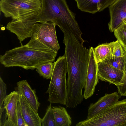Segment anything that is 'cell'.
Masks as SVG:
<instances>
[{
  "instance_id": "obj_16",
  "label": "cell",
  "mask_w": 126,
  "mask_h": 126,
  "mask_svg": "<svg viewBox=\"0 0 126 126\" xmlns=\"http://www.w3.org/2000/svg\"><path fill=\"white\" fill-rule=\"evenodd\" d=\"M19 99L20 94L15 90L7 95L4 101V107L6 111L8 119L14 126L17 125L16 110L17 104Z\"/></svg>"
},
{
  "instance_id": "obj_8",
  "label": "cell",
  "mask_w": 126,
  "mask_h": 126,
  "mask_svg": "<svg viewBox=\"0 0 126 126\" xmlns=\"http://www.w3.org/2000/svg\"><path fill=\"white\" fill-rule=\"evenodd\" d=\"M39 11L16 19H12L7 24L6 29L16 35L21 45H23L22 41L30 37L33 25L38 22L37 18Z\"/></svg>"
},
{
  "instance_id": "obj_11",
  "label": "cell",
  "mask_w": 126,
  "mask_h": 126,
  "mask_svg": "<svg viewBox=\"0 0 126 126\" xmlns=\"http://www.w3.org/2000/svg\"><path fill=\"white\" fill-rule=\"evenodd\" d=\"M123 70L118 69L103 62L98 63V74L99 79L108 82L109 84L117 86L119 84L122 78Z\"/></svg>"
},
{
  "instance_id": "obj_19",
  "label": "cell",
  "mask_w": 126,
  "mask_h": 126,
  "mask_svg": "<svg viewBox=\"0 0 126 126\" xmlns=\"http://www.w3.org/2000/svg\"><path fill=\"white\" fill-rule=\"evenodd\" d=\"M54 68L52 62H48L39 65L36 68L39 75L46 79H51Z\"/></svg>"
},
{
  "instance_id": "obj_25",
  "label": "cell",
  "mask_w": 126,
  "mask_h": 126,
  "mask_svg": "<svg viewBox=\"0 0 126 126\" xmlns=\"http://www.w3.org/2000/svg\"><path fill=\"white\" fill-rule=\"evenodd\" d=\"M7 86L2 79L0 77V109L3 107V103L6 98V95Z\"/></svg>"
},
{
  "instance_id": "obj_6",
  "label": "cell",
  "mask_w": 126,
  "mask_h": 126,
  "mask_svg": "<svg viewBox=\"0 0 126 126\" xmlns=\"http://www.w3.org/2000/svg\"><path fill=\"white\" fill-rule=\"evenodd\" d=\"M54 23H36L33 25L31 39L25 46L39 50L57 52L60 48Z\"/></svg>"
},
{
  "instance_id": "obj_13",
  "label": "cell",
  "mask_w": 126,
  "mask_h": 126,
  "mask_svg": "<svg viewBox=\"0 0 126 126\" xmlns=\"http://www.w3.org/2000/svg\"><path fill=\"white\" fill-rule=\"evenodd\" d=\"M23 118L28 126H41L42 119L25 98L20 94L19 100Z\"/></svg>"
},
{
  "instance_id": "obj_22",
  "label": "cell",
  "mask_w": 126,
  "mask_h": 126,
  "mask_svg": "<svg viewBox=\"0 0 126 126\" xmlns=\"http://www.w3.org/2000/svg\"><path fill=\"white\" fill-rule=\"evenodd\" d=\"M113 32L116 38L126 50V24L124 22Z\"/></svg>"
},
{
  "instance_id": "obj_20",
  "label": "cell",
  "mask_w": 126,
  "mask_h": 126,
  "mask_svg": "<svg viewBox=\"0 0 126 126\" xmlns=\"http://www.w3.org/2000/svg\"><path fill=\"white\" fill-rule=\"evenodd\" d=\"M51 103L48 106L45 115L41 120L42 126H56Z\"/></svg>"
},
{
  "instance_id": "obj_18",
  "label": "cell",
  "mask_w": 126,
  "mask_h": 126,
  "mask_svg": "<svg viewBox=\"0 0 126 126\" xmlns=\"http://www.w3.org/2000/svg\"><path fill=\"white\" fill-rule=\"evenodd\" d=\"M94 56L97 63L107 59H112V53L110 43L98 45L94 49Z\"/></svg>"
},
{
  "instance_id": "obj_14",
  "label": "cell",
  "mask_w": 126,
  "mask_h": 126,
  "mask_svg": "<svg viewBox=\"0 0 126 126\" xmlns=\"http://www.w3.org/2000/svg\"><path fill=\"white\" fill-rule=\"evenodd\" d=\"M116 0H75L81 11L94 14L109 7Z\"/></svg>"
},
{
  "instance_id": "obj_21",
  "label": "cell",
  "mask_w": 126,
  "mask_h": 126,
  "mask_svg": "<svg viewBox=\"0 0 126 126\" xmlns=\"http://www.w3.org/2000/svg\"><path fill=\"white\" fill-rule=\"evenodd\" d=\"M110 43L112 48V59L124 57L126 54V50L120 42L117 40Z\"/></svg>"
},
{
  "instance_id": "obj_30",
  "label": "cell",
  "mask_w": 126,
  "mask_h": 126,
  "mask_svg": "<svg viewBox=\"0 0 126 126\" xmlns=\"http://www.w3.org/2000/svg\"></svg>"
},
{
  "instance_id": "obj_10",
  "label": "cell",
  "mask_w": 126,
  "mask_h": 126,
  "mask_svg": "<svg viewBox=\"0 0 126 126\" xmlns=\"http://www.w3.org/2000/svg\"><path fill=\"white\" fill-rule=\"evenodd\" d=\"M109 8L110 19L108 27L110 31L112 32L126 19V0H116Z\"/></svg>"
},
{
  "instance_id": "obj_9",
  "label": "cell",
  "mask_w": 126,
  "mask_h": 126,
  "mask_svg": "<svg viewBox=\"0 0 126 126\" xmlns=\"http://www.w3.org/2000/svg\"><path fill=\"white\" fill-rule=\"evenodd\" d=\"M94 48L90 47L89 50V60L83 98L87 99L91 97L95 91V87L98 82V63L95 58Z\"/></svg>"
},
{
  "instance_id": "obj_28",
  "label": "cell",
  "mask_w": 126,
  "mask_h": 126,
  "mask_svg": "<svg viewBox=\"0 0 126 126\" xmlns=\"http://www.w3.org/2000/svg\"><path fill=\"white\" fill-rule=\"evenodd\" d=\"M14 126L13 123L8 119L6 120L3 125V126Z\"/></svg>"
},
{
  "instance_id": "obj_26",
  "label": "cell",
  "mask_w": 126,
  "mask_h": 126,
  "mask_svg": "<svg viewBox=\"0 0 126 126\" xmlns=\"http://www.w3.org/2000/svg\"><path fill=\"white\" fill-rule=\"evenodd\" d=\"M16 115L17 122V126H28L22 116L19 101H18L17 104Z\"/></svg>"
},
{
  "instance_id": "obj_27",
  "label": "cell",
  "mask_w": 126,
  "mask_h": 126,
  "mask_svg": "<svg viewBox=\"0 0 126 126\" xmlns=\"http://www.w3.org/2000/svg\"><path fill=\"white\" fill-rule=\"evenodd\" d=\"M4 107L0 109V126H3L7 116L6 112L5 113L4 112Z\"/></svg>"
},
{
  "instance_id": "obj_1",
  "label": "cell",
  "mask_w": 126,
  "mask_h": 126,
  "mask_svg": "<svg viewBox=\"0 0 126 126\" xmlns=\"http://www.w3.org/2000/svg\"><path fill=\"white\" fill-rule=\"evenodd\" d=\"M63 42L67 67V92L72 94H81L85 84L88 50L73 34H64Z\"/></svg>"
},
{
  "instance_id": "obj_12",
  "label": "cell",
  "mask_w": 126,
  "mask_h": 126,
  "mask_svg": "<svg viewBox=\"0 0 126 126\" xmlns=\"http://www.w3.org/2000/svg\"><path fill=\"white\" fill-rule=\"evenodd\" d=\"M120 98L116 91L110 94H105L96 102L90 104L88 108L87 118L93 116L113 104Z\"/></svg>"
},
{
  "instance_id": "obj_23",
  "label": "cell",
  "mask_w": 126,
  "mask_h": 126,
  "mask_svg": "<svg viewBox=\"0 0 126 126\" xmlns=\"http://www.w3.org/2000/svg\"><path fill=\"white\" fill-rule=\"evenodd\" d=\"M123 73L119 85L116 86L118 93L121 96L126 95V54L124 57V64L123 70Z\"/></svg>"
},
{
  "instance_id": "obj_7",
  "label": "cell",
  "mask_w": 126,
  "mask_h": 126,
  "mask_svg": "<svg viewBox=\"0 0 126 126\" xmlns=\"http://www.w3.org/2000/svg\"><path fill=\"white\" fill-rule=\"evenodd\" d=\"M40 0H0V9L5 17L12 19L40 10Z\"/></svg>"
},
{
  "instance_id": "obj_29",
  "label": "cell",
  "mask_w": 126,
  "mask_h": 126,
  "mask_svg": "<svg viewBox=\"0 0 126 126\" xmlns=\"http://www.w3.org/2000/svg\"><path fill=\"white\" fill-rule=\"evenodd\" d=\"M124 22L126 24V19L124 20Z\"/></svg>"
},
{
  "instance_id": "obj_3",
  "label": "cell",
  "mask_w": 126,
  "mask_h": 126,
  "mask_svg": "<svg viewBox=\"0 0 126 126\" xmlns=\"http://www.w3.org/2000/svg\"><path fill=\"white\" fill-rule=\"evenodd\" d=\"M57 53L39 50L22 45L0 55V63L5 67L18 66L33 70L42 64L54 62Z\"/></svg>"
},
{
  "instance_id": "obj_15",
  "label": "cell",
  "mask_w": 126,
  "mask_h": 126,
  "mask_svg": "<svg viewBox=\"0 0 126 126\" xmlns=\"http://www.w3.org/2000/svg\"><path fill=\"white\" fill-rule=\"evenodd\" d=\"M16 91L22 94L28 101L35 110L38 112L40 103L38 101L36 92L33 90L27 80H22L16 83Z\"/></svg>"
},
{
  "instance_id": "obj_4",
  "label": "cell",
  "mask_w": 126,
  "mask_h": 126,
  "mask_svg": "<svg viewBox=\"0 0 126 126\" xmlns=\"http://www.w3.org/2000/svg\"><path fill=\"white\" fill-rule=\"evenodd\" d=\"M76 126H126V99L118 101Z\"/></svg>"
},
{
  "instance_id": "obj_17",
  "label": "cell",
  "mask_w": 126,
  "mask_h": 126,
  "mask_svg": "<svg viewBox=\"0 0 126 126\" xmlns=\"http://www.w3.org/2000/svg\"><path fill=\"white\" fill-rule=\"evenodd\" d=\"M52 107L56 126H70L71 125V118L65 108L59 106Z\"/></svg>"
},
{
  "instance_id": "obj_2",
  "label": "cell",
  "mask_w": 126,
  "mask_h": 126,
  "mask_svg": "<svg viewBox=\"0 0 126 126\" xmlns=\"http://www.w3.org/2000/svg\"><path fill=\"white\" fill-rule=\"evenodd\" d=\"M41 4L37 18L40 23L50 21L58 26L64 34H73L83 44L85 41L75 18L66 0H40Z\"/></svg>"
},
{
  "instance_id": "obj_5",
  "label": "cell",
  "mask_w": 126,
  "mask_h": 126,
  "mask_svg": "<svg viewBox=\"0 0 126 126\" xmlns=\"http://www.w3.org/2000/svg\"><path fill=\"white\" fill-rule=\"evenodd\" d=\"M53 71L48 89L47 101L51 104L57 103L66 105L67 101V89L66 76L67 67L66 58L60 56L53 63Z\"/></svg>"
},
{
  "instance_id": "obj_24",
  "label": "cell",
  "mask_w": 126,
  "mask_h": 126,
  "mask_svg": "<svg viewBox=\"0 0 126 126\" xmlns=\"http://www.w3.org/2000/svg\"><path fill=\"white\" fill-rule=\"evenodd\" d=\"M120 70H123L124 64V57L114 59H107L102 62Z\"/></svg>"
}]
</instances>
